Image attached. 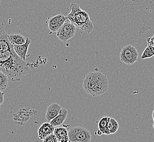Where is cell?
<instances>
[{
  "instance_id": "obj_2",
  "label": "cell",
  "mask_w": 154,
  "mask_h": 142,
  "mask_svg": "<svg viewBox=\"0 0 154 142\" xmlns=\"http://www.w3.org/2000/svg\"><path fill=\"white\" fill-rule=\"evenodd\" d=\"M70 12L66 16L67 19L82 31L91 33L94 29L92 22L89 14L81 9L78 3H71L69 6Z\"/></svg>"
},
{
  "instance_id": "obj_5",
  "label": "cell",
  "mask_w": 154,
  "mask_h": 142,
  "mask_svg": "<svg viewBox=\"0 0 154 142\" xmlns=\"http://www.w3.org/2000/svg\"><path fill=\"white\" fill-rule=\"evenodd\" d=\"M76 32V28L68 19L58 30L57 31V36L62 42H66L75 36Z\"/></svg>"
},
{
  "instance_id": "obj_19",
  "label": "cell",
  "mask_w": 154,
  "mask_h": 142,
  "mask_svg": "<svg viewBox=\"0 0 154 142\" xmlns=\"http://www.w3.org/2000/svg\"><path fill=\"white\" fill-rule=\"evenodd\" d=\"M154 55V47L148 46L143 51L142 56H141V59H145L150 58Z\"/></svg>"
},
{
  "instance_id": "obj_23",
  "label": "cell",
  "mask_w": 154,
  "mask_h": 142,
  "mask_svg": "<svg viewBox=\"0 0 154 142\" xmlns=\"http://www.w3.org/2000/svg\"><path fill=\"white\" fill-rule=\"evenodd\" d=\"M97 134H98V135H102V132H100V131L99 130Z\"/></svg>"
},
{
  "instance_id": "obj_4",
  "label": "cell",
  "mask_w": 154,
  "mask_h": 142,
  "mask_svg": "<svg viewBox=\"0 0 154 142\" xmlns=\"http://www.w3.org/2000/svg\"><path fill=\"white\" fill-rule=\"evenodd\" d=\"M139 53L135 46L127 45L121 52L120 58L121 62L127 65H132L138 61Z\"/></svg>"
},
{
  "instance_id": "obj_7",
  "label": "cell",
  "mask_w": 154,
  "mask_h": 142,
  "mask_svg": "<svg viewBox=\"0 0 154 142\" xmlns=\"http://www.w3.org/2000/svg\"><path fill=\"white\" fill-rule=\"evenodd\" d=\"M100 72H92L87 74L83 81V89L86 93L91 94L93 88L94 87L98 78Z\"/></svg>"
},
{
  "instance_id": "obj_3",
  "label": "cell",
  "mask_w": 154,
  "mask_h": 142,
  "mask_svg": "<svg viewBox=\"0 0 154 142\" xmlns=\"http://www.w3.org/2000/svg\"><path fill=\"white\" fill-rule=\"evenodd\" d=\"M68 136L70 142H89L92 138L89 130L81 126L71 128L68 131Z\"/></svg>"
},
{
  "instance_id": "obj_18",
  "label": "cell",
  "mask_w": 154,
  "mask_h": 142,
  "mask_svg": "<svg viewBox=\"0 0 154 142\" xmlns=\"http://www.w3.org/2000/svg\"><path fill=\"white\" fill-rule=\"evenodd\" d=\"M9 80V78L6 74L0 71V91H3L6 89Z\"/></svg>"
},
{
  "instance_id": "obj_9",
  "label": "cell",
  "mask_w": 154,
  "mask_h": 142,
  "mask_svg": "<svg viewBox=\"0 0 154 142\" xmlns=\"http://www.w3.org/2000/svg\"><path fill=\"white\" fill-rule=\"evenodd\" d=\"M31 43V40L30 38H27L26 43L21 45H13L14 50L16 54L22 59V60L26 61L27 57L29 46Z\"/></svg>"
},
{
  "instance_id": "obj_6",
  "label": "cell",
  "mask_w": 154,
  "mask_h": 142,
  "mask_svg": "<svg viewBox=\"0 0 154 142\" xmlns=\"http://www.w3.org/2000/svg\"><path fill=\"white\" fill-rule=\"evenodd\" d=\"M108 87L109 81L107 77L105 74L100 72L98 78L94 87L93 88L91 95L93 97L100 96L107 91Z\"/></svg>"
},
{
  "instance_id": "obj_8",
  "label": "cell",
  "mask_w": 154,
  "mask_h": 142,
  "mask_svg": "<svg viewBox=\"0 0 154 142\" xmlns=\"http://www.w3.org/2000/svg\"><path fill=\"white\" fill-rule=\"evenodd\" d=\"M66 20V16L62 14H59L49 18L47 21L49 30L52 32H57L59 28L64 24Z\"/></svg>"
},
{
  "instance_id": "obj_16",
  "label": "cell",
  "mask_w": 154,
  "mask_h": 142,
  "mask_svg": "<svg viewBox=\"0 0 154 142\" xmlns=\"http://www.w3.org/2000/svg\"><path fill=\"white\" fill-rule=\"evenodd\" d=\"M119 129V125L117 121L113 117H110L108 122L107 130L106 132V135H109L111 134L116 133Z\"/></svg>"
},
{
  "instance_id": "obj_21",
  "label": "cell",
  "mask_w": 154,
  "mask_h": 142,
  "mask_svg": "<svg viewBox=\"0 0 154 142\" xmlns=\"http://www.w3.org/2000/svg\"><path fill=\"white\" fill-rule=\"evenodd\" d=\"M148 46L154 47V35L151 38H147Z\"/></svg>"
},
{
  "instance_id": "obj_1",
  "label": "cell",
  "mask_w": 154,
  "mask_h": 142,
  "mask_svg": "<svg viewBox=\"0 0 154 142\" xmlns=\"http://www.w3.org/2000/svg\"><path fill=\"white\" fill-rule=\"evenodd\" d=\"M0 71L12 82L19 81L31 71L27 62L16 54L14 48L0 53Z\"/></svg>"
},
{
  "instance_id": "obj_22",
  "label": "cell",
  "mask_w": 154,
  "mask_h": 142,
  "mask_svg": "<svg viewBox=\"0 0 154 142\" xmlns=\"http://www.w3.org/2000/svg\"><path fill=\"white\" fill-rule=\"evenodd\" d=\"M4 102V93L0 91V105H2Z\"/></svg>"
},
{
  "instance_id": "obj_11",
  "label": "cell",
  "mask_w": 154,
  "mask_h": 142,
  "mask_svg": "<svg viewBox=\"0 0 154 142\" xmlns=\"http://www.w3.org/2000/svg\"><path fill=\"white\" fill-rule=\"evenodd\" d=\"M13 48V45L9 42L7 34L3 28H0V53Z\"/></svg>"
},
{
  "instance_id": "obj_25",
  "label": "cell",
  "mask_w": 154,
  "mask_h": 142,
  "mask_svg": "<svg viewBox=\"0 0 154 142\" xmlns=\"http://www.w3.org/2000/svg\"></svg>"
},
{
  "instance_id": "obj_24",
  "label": "cell",
  "mask_w": 154,
  "mask_h": 142,
  "mask_svg": "<svg viewBox=\"0 0 154 142\" xmlns=\"http://www.w3.org/2000/svg\"><path fill=\"white\" fill-rule=\"evenodd\" d=\"M152 119H153V120H154V110L153 112H152Z\"/></svg>"
},
{
  "instance_id": "obj_13",
  "label": "cell",
  "mask_w": 154,
  "mask_h": 142,
  "mask_svg": "<svg viewBox=\"0 0 154 142\" xmlns=\"http://www.w3.org/2000/svg\"><path fill=\"white\" fill-rule=\"evenodd\" d=\"M53 133L58 142H70L68 136V131L64 127H56Z\"/></svg>"
},
{
  "instance_id": "obj_15",
  "label": "cell",
  "mask_w": 154,
  "mask_h": 142,
  "mask_svg": "<svg viewBox=\"0 0 154 142\" xmlns=\"http://www.w3.org/2000/svg\"><path fill=\"white\" fill-rule=\"evenodd\" d=\"M7 37L9 42L13 45H21L25 43L27 38L22 36L21 34H7Z\"/></svg>"
},
{
  "instance_id": "obj_20",
  "label": "cell",
  "mask_w": 154,
  "mask_h": 142,
  "mask_svg": "<svg viewBox=\"0 0 154 142\" xmlns=\"http://www.w3.org/2000/svg\"><path fill=\"white\" fill-rule=\"evenodd\" d=\"M42 142H58V141L54 134L52 133L43 139Z\"/></svg>"
},
{
  "instance_id": "obj_17",
  "label": "cell",
  "mask_w": 154,
  "mask_h": 142,
  "mask_svg": "<svg viewBox=\"0 0 154 142\" xmlns=\"http://www.w3.org/2000/svg\"><path fill=\"white\" fill-rule=\"evenodd\" d=\"M110 119V117H102L98 122L99 130L102 132V134H106L108 122Z\"/></svg>"
},
{
  "instance_id": "obj_14",
  "label": "cell",
  "mask_w": 154,
  "mask_h": 142,
  "mask_svg": "<svg viewBox=\"0 0 154 142\" xmlns=\"http://www.w3.org/2000/svg\"><path fill=\"white\" fill-rule=\"evenodd\" d=\"M68 111L66 109L62 108L58 114L54 117L52 120L50 122V123L54 127L60 126L62 124L64 123L67 116H68Z\"/></svg>"
},
{
  "instance_id": "obj_10",
  "label": "cell",
  "mask_w": 154,
  "mask_h": 142,
  "mask_svg": "<svg viewBox=\"0 0 154 142\" xmlns=\"http://www.w3.org/2000/svg\"><path fill=\"white\" fill-rule=\"evenodd\" d=\"M54 128L55 127L49 122L42 124L37 131L38 138L41 140L45 139L49 135L53 133Z\"/></svg>"
},
{
  "instance_id": "obj_12",
  "label": "cell",
  "mask_w": 154,
  "mask_h": 142,
  "mask_svg": "<svg viewBox=\"0 0 154 142\" xmlns=\"http://www.w3.org/2000/svg\"><path fill=\"white\" fill-rule=\"evenodd\" d=\"M62 109L61 106L57 103H54L49 105L47 108L46 112V119L48 122L50 123L56 117Z\"/></svg>"
}]
</instances>
